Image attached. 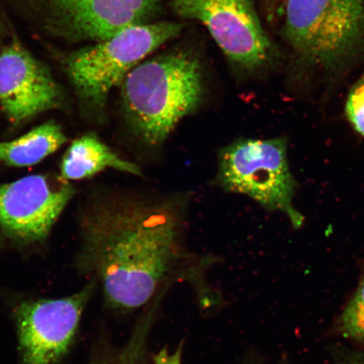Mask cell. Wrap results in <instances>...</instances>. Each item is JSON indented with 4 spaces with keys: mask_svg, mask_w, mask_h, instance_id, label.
I'll use <instances>...</instances> for the list:
<instances>
[{
    "mask_svg": "<svg viewBox=\"0 0 364 364\" xmlns=\"http://www.w3.org/2000/svg\"><path fill=\"white\" fill-rule=\"evenodd\" d=\"M182 216L169 199L118 198L90 209L83 223L85 253L109 306L131 311L154 298L181 257Z\"/></svg>",
    "mask_w": 364,
    "mask_h": 364,
    "instance_id": "cell-1",
    "label": "cell"
},
{
    "mask_svg": "<svg viewBox=\"0 0 364 364\" xmlns=\"http://www.w3.org/2000/svg\"><path fill=\"white\" fill-rule=\"evenodd\" d=\"M129 129L148 147L166 142L202 102V68L192 54L172 52L139 63L121 85Z\"/></svg>",
    "mask_w": 364,
    "mask_h": 364,
    "instance_id": "cell-2",
    "label": "cell"
},
{
    "mask_svg": "<svg viewBox=\"0 0 364 364\" xmlns=\"http://www.w3.org/2000/svg\"><path fill=\"white\" fill-rule=\"evenodd\" d=\"M178 23L159 21L129 27L68 56L66 70L77 95L93 111L150 53L181 33Z\"/></svg>",
    "mask_w": 364,
    "mask_h": 364,
    "instance_id": "cell-3",
    "label": "cell"
},
{
    "mask_svg": "<svg viewBox=\"0 0 364 364\" xmlns=\"http://www.w3.org/2000/svg\"><path fill=\"white\" fill-rule=\"evenodd\" d=\"M285 136L240 139L218 154L217 182L227 192L247 196L264 208L284 213L295 229L304 218L294 206L296 182Z\"/></svg>",
    "mask_w": 364,
    "mask_h": 364,
    "instance_id": "cell-4",
    "label": "cell"
},
{
    "mask_svg": "<svg viewBox=\"0 0 364 364\" xmlns=\"http://www.w3.org/2000/svg\"><path fill=\"white\" fill-rule=\"evenodd\" d=\"M284 31L302 60L336 67L364 43V0H288Z\"/></svg>",
    "mask_w": 364,
    "mask_h": 364,
    "instance_id": "cell-5",
    "label": "cell"
},
{
    "mask_svg": "<svg viewBox=\"0 0 364 364\" xmlns=\"http://www.w3.org/2000/svg\"><path fill=\"white\" fill-rule=\"evenodd\" d=\"M75 193L67 181L52 175L0 183V239L21 247L43 242Z\"/></svg>",
    "mask_w": 364,
    "mask_h": 364,
    "instance_id": "cell-6",
    "label": "cell"
},
{
    "mask_svg": "<svg viewBox=\"0 0 364 364\" xmlns=\"http://www.w3.org/2000/svg\"><path fill=\"white\" fill-rule=\"evenodd\" d=\"M171 3L179 16L203 23L235 65L252 70L269 59L270 41L252 0H171Z\"/></svg>",
    "mask_w": 364,
    "mask_h": 364,
    "instance_id": "cell-7",
    "label": "cell"
},
{
    "mask_svg": "<svg viewBox=\"0 0 364 364\" xmlns=\"http://www.w3.org/2000/svg\"><path fill=\"white\" fill-rule=\"evenodd\" d=\"M89 286L70 298L22 303L16 311L24 364H53L68 351L78 328Z\"/></svg>",
    "mask_w": 364,
    "mask_h": 364,
    "instance_id": "cell-8",
    "label": "cell"
},
{
    "mask_svg": "<svg viewBox=\"0 0 364 364\" xmlns=\"http://www.w3.org/2000/svg\"><path fill=\"white\" fill-rule=\"evenodd\" d=\"M62 90L47 66L19 41L0 53V106L14 125L61 106Z\"/></svg>",
    "mask_w": 364,
    "mask_h": 364,
    "instance_id": "cell-9",
    "label": "cell"
},
{
    "mask_svg": "<svg viewBox=\"0 0 364 364\" xmlns=\"http://www.w3.org/2000/svg\"><path fill=\"white\" fill-rule=\"evenodd\" d=\"M163 0H53L68 28L81 38L106 40L129 27L146 24Z\"/></svg>",
    "mask_w": 364,
    "mask_h": 364,
    "instance_id": "cell-10",
    "label": "cell"
},
{
    "mask_svg": "<svg viewBox=\"0 0 364 364\" xmlns=\"http://www.w3.org/2000/svg\"><path fill=\"white\" fill-rule=\"evenodd\" d=\"M108 168L134 176L143 175L136 164L121 158L95 134H87L68 147L62 159L61 177L67 181L83 180Z\"/></svg>",
    "mask_w": 364,
    "mask_h": 364,
    "instance_id": "cell-11",
    "label": "cell"
},
{
    "mask_svg": "<svg viewBox=\"0 0 364 364\" xmlns=\"http://www.w3.org/2000/svg\"><path fill=\"white\" fill-rule=\"evenodd\" d=\"M61 127L46 122L16 139L0 142V164L12 167L36 165L66 143Z\"/></svg>",
    "mask_w": 364,
    "mask_h": 364,
    "instance_id": "cell-12",
    "label": "cell"
},
{
    "mask_svg": "<svg viewBox=\"0 0 364 364\" xmlns=\"http://www.w3.org/2000/svg\"><path fill=\"white\" fill-rule=\"evenodd\" d=\"M159 302L153 304L139 318L129 343L108 364H148V347L150 331L156 318Z\"/></svg>",
    "mask_w": 364,
    "mask_h": 364,
    "instance_id": "cell-13",
    "label": "cell"
},
{
    "mask_svg": "<svg viewBox=\"0 0 364 364\" xmlns=\"http://www.w3.org/2000/svg\"><path fill=\"white\" fill-rule=\"evenodd\" d=\"M340 329L344 336L355 341H364V276L356 292L346 306L340 318Z\"/></svg>",
    "mask_w": 364,
    "mask_h": 364,
    "instance_id": "cell-14",
    "label": "cell"
},
{
    "mask_svg": "<svg viewBox=\"0 0 364 364\" xmlns=\"http://www.w3.org/2000/svg\"><path fill=\"white\" fill-rule=\"evenodd\" d=\"M345 113L353 129L364 136V77L350 91Z\"/></svg>",
    "mask_w": 364,
    "mask_h": 364,
    "instance_id": "cell-15",
    "label": "cell"
},
{
    "mask_svg": "<svg viewBox=\"0 0 364 364\" xmlns=\"http://www.w3.org/2000/svg\"><path fill=\"white\" fill-rule=\"evenodd\" d=\"M181 347L174 351L162 349L153 358L154 364H181Z\"/></svg>",
    "mask_w": 364,
    "mask_h": 364,
    "instance_id": "cell-16",
    "label": "cell"
},
{
    "mask_svg": "<svg viewBox=\"0 0 364 364\" xmlns=\"http://www.w3.org/2000/svg\"><path fill=\"white\" fill-rule=\"evenodd\" d=\"M359 364H364V361H363L361 363H359Z\"/></svg>",
    "mask_w": 364,
    "mask_h": 364,
    "instance_id": "cell-17",
    "label": "cell"
}]
</instances>
